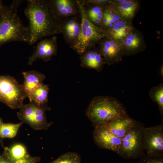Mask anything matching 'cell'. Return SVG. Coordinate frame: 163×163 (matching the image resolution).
<instances>
[{
	"mask_svg": "<svg viewBox=\"0 0 163 163\" xmlns=\"http://www.w3.org/2000/svg\"><path fill=\"white\" fill-rule=\"evenodd\" d=\"M27 1L24 13L29 22L30 45L44 37L61 34V22L55 14L50 0Z\"/></svg>",
	"mask_w": 163,
	"mask_h": 163,
	"instance_id": "cell-1",
	"label": "cell"
},
{
	"mask_svg": "<svg viewBox=\"0 0 163 163\" xmlns=\"http://www.w3.org/2000/svg\"><path fill=\"white\" fill-rule=\"evenodd\" d=\"M22 2L13 0L9 5H4L0 12V48L3 44L12 41L29 43L28 27L23 24L17 13Z\"/></svg>",
	"mask_w": 163,
	"mask_h": 163,
	"instance_id": "cell-2",
	"label": "cell"
},
{
	"mask_svg": "<svg viewBox=\"0 0 163 163\" xmlns=\"http://www.w3.org/2000/svg\"><path fill=\"white\" fill-rule=\"evenodd\" d=\"M86 113L94 126L128 116L125 108L118 100L113 97L104 96L93 98Z\"/></svg>",
	"mask_w": 163,
	"mask_h": 163,
	"instance_id": "cell-3",
	"label": "cell"
},
{
	"mask_svg": "<svg viewBox=\"0 0 163 163\" xmlns=\"http://www.w3.org/2000/svg\"><path fill=\"white\" fill-rule=\"evenodd\" d=\"M81 18V29L78 36L70 47L79 55L94 47L106 36V31L93 24L85 12V0H77Z\"/></svg>",
	"mask_w": 163,
	"mask_h": 163,
	"instance_id": "cell-4",
	"label": "cell"
},
{
	"mask_svg": "<svg viewBox=\"0 0 163 163\" xmlns=\"http://www.w3.org/2000/svg\"><path fill=\"white\" fill-rule=\"evenodd\" d=\"M145 127L137 121L126 134L121 138L117 153L126 159L139 158L145 153L143 129Z\"/></svg>",
	"mask_w": 163,
	"mask_h": 163,
	"instance_id": "cell-5",
	"label": "cell"
},
{
	"mask_svg": "<svg viewBox=\"0 0 163 163\" xmlns=\"http://www.w3.org/2000/svg\"><path fill=\"white\" fill-rule=\"evenodd\" d=\"M27 97L23 85L9 76L0 77V101L10 108L20 109Z\"/></svg>",
	"mask_w": 163,
	"mask_h": 163,
	"instance_id": "cell-6",
	"label": "cell"
},
{
	"mask_svg": "<svg viewBox=\"0 0 163 163\" xmlns=\"http://www.w3.org/2000/svg\"><path fill=\"white\" fill-rule=\"evenodd\" d=\"M48 107L45 105L39 106L33 102L24 104L17 112L18 118L21 122L28 124L35 130H46L52 123L46 120L45 112Z\"/></svg>",
	"mask_w": 163,
	"mask_h": 163,
	"instance_id": "cell-7",
	"label": "cell"
},
{
	"mask_svg": "<svg viewBox=\"0 0 163 163\" xmlns=\"http://www.w3.org/2000/svg\"><path fill=\"white\" fill-rule=\"evenodd\" d=\"M143 136L146 154L152 156H163V125L145 127Z\"/></svg>",
	"mask_w": 163,
	"mask_h": 163,
	"instance_id": "cell-8",
	"label": "cell"
},
{
	"mask_svg": "<svg viewBox=\"0 0 163 163\" xmlns=\"http://www.w3.org/2000/svg\"><path fill=\"white\" fill-rule=\"evenodd\" d=\"M98 45L99 51L105 64L113 65L122 61L123 53L120 41L105 36Z\"/></svg>",
	"mask_w": 163,
	"mask_h": 163,
	"instance_id": "cell-9",
	"label": "cell"
},
{
	"mask_svg": "<svg viewBox=\"0 0 163 163\" xmlns=\"http://www.w3.org/2000/svg\"><path fill=\"white\" fill-rule=\"evenodd\" d=\"M93 136L95 143L99 147L118 153L121 139L113 134L105 124L95 126Z\"/></svg>",
	"mask_w": 163,
	"mask_h": 163,
	"instance_id": "cell-10",
	"label": "cell"
},
{
	"mask_svg": "<svg viewBox=\"0 0 163 163\" xmlns=\"http://www.w3.org/2000/svg\"><path fill=\"white\" fill-rule=\"evenodd\" d=\"M57 38L53 36L40 40L37 44L35 51L28 58V64L31 65L37 59H41L46 62L57 54Z\"/></svg>",
	"mask_w": 163,
	"mask_h": 163,
	"instance_id": "cell-11",
	"label": "cell"
},
{
	"mask_svg": "<svg viewBox=\"0 0 163 163\" xmlns=\"http://www.w3.org/2000/svg\"><path fill=\"white\" fill-rule=\"evenodd\" d=\"M123 56H132L144 51L146 46L142 33L136 28L120 41Z\"/></svg>",
	"mask_w": 163,
	"mask_h": 163,
	"instance_id": "cell-12",
	"label": "cell"
},
{
	"mask_svg": "<svg viewBox=\"0 0 163 163\" xmlns=\"http://www.w3.org/2000/svg\"><path fill=\"white\" fill-rule=\"evenodd\" d=\"M61 31L65 42L71 46L77 39L81 29L80 14L61 21Z\"/></svg>",
	"mask_w": 163,
	"mask_h": 163,
	"instance_id": "cell-13",
	"label": "cell"
},
{
	"mask_svg": "<svg viewBox=\"0 0 163 163\" xmlns=\"http://www.w3.org/2000/svg\"><path fill=\"white\" fill-rule=\"evenodd\" d=\"M56 16L61 21L79 14L77 0H50Z\"/></svg>",
	"mask_w": 163,
	"mask_h": 163,
	"instance_id": "cell-14",
	"label": "cell"
},
{
	"mask_svg": "<svg viewBox=\"0 0 163 163\" xmlns=\"http://www.w3.org/2000/svg\"><path fill=\"white\" fill-rule=\"evenodd\" d=\"M110 4L114 8L121 18L132 21L140 7L137 0H111Z\"/></svg>",
	"mask_w": 163,
	"mask_h": 163,
	"instance_id": "cell-15",
	"label": "cell"
},
{
	"mask_svg": "<svg viewBox=\"0 0 163 163\" xmlns=\"http://www.w3.org/2000/svg\"><path fill=\"white\" fill-rule=\"evenodd\" d=\"M81 66L84 68L101 71L105 64L98 47L90 49L79 54Z\"/></svg>",
	"mask_w": 163,
	"mask_h": 163,
	"instance_id": "cell-16",
	"label": "cell"
},
{
	"mask_svg": "<svg viewBox=\"0 0 163 163\" xmlns=\"http://www.w3.org/2000/svg\"><path fill=\"white\" fill-rule=\"evenodd\" d=\"M137 121L128 116L115 119L104 124L113 134L121 139Z\"/></svg>",
	"mask_w": 163,
	"mask_h": 163,
	"instance_id": "cell-17",
	"label": "cell"
},
{
	"mask_svg": "<svg viewBox=\"0 0 163 163\" xmlns=\"http://www.w3.org/2000/svg\"><path fill=\"white\" fill-rule=\"evenodd\" d=\"M135 28L132 21L121 19L117 21L106 31V36L120 41Z\"/></svg>",
	"mask_w": 163,
	"mask_h": 163,
	"instance_id": "cell-18",
	"label": "cell"
},
{
	"mask_svg": "<svg viewBox=\"0 0 163 163\" xmlns=\"http://www.w3.org/2000/svg\"><path fill=\"white\" fill-rule=\"evenodd\" d=\"M22 74L24 79L22 85L27 97L30 99L34 91L43 83L46 76L41 73L34 70L23 72Z\"/></svg>",
	"mask_w": 163,
	"mask_h": 163,
	"instance_id": "cell-19",
	"label": "cell"
},
{
	"mask_svg": "<svg viewBox=\"0 0 163 163\" xmlns=\"http://www.w3.org/2000/svg\"><path fill=\"white\" fill-rule=\"evenodd\" d=\"M121 19H122L119 14L110 4L104 7L101 28L106 31Z\"/></svg>",
	"mask_w": 163,
	"mask_h": 163,
	"instance_id": "cell-20",
	"label": "cell"
},
{
	"mask_svg": "<svg viewBox=\"0 0 163 163\" xmlns=\"http://www.w3.org/2000/svg\"><path fill=\"white\" fill-rule=\"evenodd\" d=\"M104 7L94 4L85 5L87 16L93 24L100 27H101Z\"/></svg>",
	"mask_w": 163,
	"mask_h": 163,
	"instance_id": "cell-21",
	"label": "cell"
},
{
	"mask_svg": "<svg viewBox=\"0 0 163 163\" xmlns=\"http://www.w3.org/2000/svg\"><path fill=\"white\" fill-rule=\"evenodd\" d=\"M49 86L42 83L33 92L29 99L39 106L45 105L48 101Z\"/></svg>",
	"mask_w": 163,
	"mask_h": 163,
	"instance_id": "cell-22",
	"label": "cell"
},
{
	"mask_svg": "<svg viewBox=\"0 0 163 163\" xmlns=\"http://www.w3.org/2000/svg\"><path fill=\"white\" fill-rule=\"evenodd\" d=\"M4 155L11 161L18 160L29 155L23 145L16 144L10 149L6 148Z\"/></svg>",
	"mask_w": 163,
	"mask_h": 163,
	"instance_id": "cell-23",
	"label": "cell"
},
{
	"mask_svg": "<svg viewBox=\"0 0 163 163\" xmlns=\"http://www.w3.org/2000/svg\"><path fill=\"white\" fill-rule=\"evenodd\" d=\"M149 96L154 102L158 105L161 114L163 115V84L160 83L157 86L152 87L149 93Z\"/></svg>",
	"mask_w": 163,
	"mask_h": 163,
	"instance_id": "cell-24",
	"label": "cell"
},
{
	"mask_svg": "<svg viewBox=\"0 0 163 163\" xmlns=\"http://www.w3.org/2000/svg\"><path fill=\"white\" fill-rule=\"evenodd\" d=\"M23 123H3L0 128V137L2 138H12L15 137L20 126Z\"/></svg>",
	"mask_w": 163,
	"mask_h": 163,
	"instance_id": "cell-25",
	"label": "cell"
},
{
	"mask_svg": "<svg viewBox=\"0 0 163 163\" xmlns=\"http://www.w3.org/2000/svg\"><path fill=\"white\" fill-rule=\"evenodd\" d=\"M81 158L77 153L69 152L60 155L50 163H80Z\"/></svg>",
	"mask_w": 163,
	"mask_h": 163,
	"instance_id": "cell-26",
	"label": "cell"
},
{
	"mask_svg": "<svg viewBox=\"0 0 163 163\" xmlns=\"http://www.w3.org/2000/svg\"><path fill=\"white\" fill-rule=\"evenodd\" d=\"M139 158L137 163H163V156H152L145 153Z\"/></svg>",
	"mask_w": 163,
	"mask_h": 163,
	"instance_id": "cell-27",
	"label": "cell"
},
{
	"mask_svg": "<svg viewBox=\"0 0 163 163\" xmlns=\"http://www.w3.org/2000/svg\"><path fill=\"white\" fill-rule=\"evenodd\" d=\"M40 160V158L31 157L30 155L22 159L12 161V163H36Z\"/></svg>",
	"mask_w": 163,
	"mask_h": 163,
	"instance_id": "cell-28",
	"label": "cell"
},
{
	"mask_svg": "<svg viewBox=\"0 0 163 163\" xmlns=\"http://www.w3.org/2000/svg\"><path fill=\"white\" fill-rule=\"evenodd\" d=\"M111 0H85L86 4H94L105 6L110 4Z\"/></svg>",
	"mask_w": 163,
	"mask_h": 163,
	"instance_id": "cell-29",
	"label": "cell"
},
{
	"mask_svg": "<svg viewBox=\"0 0 163 163\" xmlns=\"http://www.w3.org/2000/svg\"><path fill=\"white\" fill-rule=\"evenodd\" d=\"M0 163H12V161L4 155H0Z\"/></svg>",
	"mask_w": 163,
	"mask_h": 163,
	"instance_id": "cell-30",
	"label": "cell"
},
{
	"mask_svg": "<svg viewBox=\"0 0 163 163\" xmlns=\"http://www.w3.org/2000/svg\"><path fill=\"white\" fill-rule=\"evenodd\" d=\"M160 73L161 77H163V65H161L160 68Z\"/></svg>",
	"mask_w": 163,
	"mask_h": 163,
	"instance_id": "cell-31",
	"label": "cell"
},
{
	"mask_svg": "<svg viewBox=\"0 0 163 163\" xmlns=\"http://www.w3.org/2000/svg\"><path fill=\"white\" fill-rule=\"evenodd\" d=\"M4 5L2 3V1L0 0V12H1L2 9L4 6Z\"/></svg>",
	"mask_w": 163,
	"mask_h": 163,
	"instance_id": "cell-32",
	"label": "cell"
},
{
	"mask_svg": "<svg viewBox=\"0 0 163 163\" xmlns=\"http://www.w3.org/2000/svg\"><path fill=\"white\" fill-rule=\"evenodd\" d=\"M3 124L2 122V121L1 119L0 118V128L1 127V125H2V124Z\"/></svg>",
	"mask_w": 163,
	"mask_h": 163,
	"instance_id": "cell-33",
	"label": "cell"
}]
</instances>
